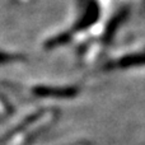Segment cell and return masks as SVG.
<instances>
[{
  "label": "cell",
  "mask_w": 145,
  "mask_h": 145,
  "mask_svg": "<svg viewBox=\"0 0 145 145\" xmlns=\"http://www.w3.org/2000/svg\"><path fill=\"white\" fill-rule=\"evenodd\" d=\"M99 18V7H98L95 0H89L85 8L84 14L80 17V19L78 20V23L75 24V29L76 31H83L85 28L90 27L92 24H94Z\"/></svg>",
  "instance_id": "cell-1"
},
{
  "label": "cell",
  "mask_w": 145,
  "mask_h": 145,
  "mask_svg": "<svg viewBox=\"0 0 145 145\" xmlns=\"http://www.w3.org/2000/svg\"><path fill=\"white\" fill-rule=\"evenodd\" d=\"M127 15H129V9L127 8H123V9H121L116 15H113L112 19L108 22L107 27H106L105 36H103L105 42H110V41L112 40V37L115 36V33L117 32L118 27L123 23V20L127 18Z\"/></svg>",
  "instance_id": "cell-2"
}]
</instances>
